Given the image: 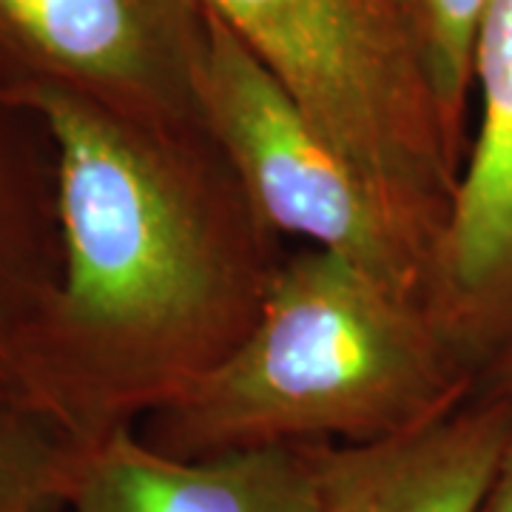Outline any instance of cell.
Segmentation results:
<instances>
[{"label": "cell", "mask_w": 512, "mask_h": 512, "mask_svg": "<svg viewBox=\"0 0 512 512\" xmlns=\"http://www.w3.org/2000/svg\"><path fill=\"white\" fill-rule=\"evenodd\" d=\"M9 94L55 140L60 274L3 384L92 447L237 350L282 237L205 128L143 126L57 86Z\"/></svg>", "instance_id": "cell-1"}, {"label": "cell", "mask_w": 512, "mask_h": 512, "mask_svg": "<svg viewBox=\"0 0 512 512\" xmlns=\"http://www.w3.org/2000/svg\"><path fill=\"white\" fill-rule=\"evenodd\" d=\"M478 370L430 305L322 248L285 254L237 350L140 424L168 456L373 444L453 413Z\"/></svg>", "instance_id": "cell-2"}, {"label": "cell", "mask_w": 512, "mask_h": 512, "mask_svg": "<svg viewBox=\"0 0 512 512\" xmlns=\"http://www.w3.org/2000/svg\"><path fill=\"white\" fill-rule=\"evenodd\" d=\"M197 3L259 57L387 222L436 271L470 143L444 120L390 3Z\"/></svg>", "instance_id": "cell-3"}, {"label": "cell", "mask_w": 512, "mask_h": 512, "mask_svg": "<svg viewBox=\"0 0 512 512\" xmlns=\"http://www.w3.org/2000/svg\"><path fill=\"white\" fill-rule=\"evenodd\" d=\"M194 86L202 126L279 237L342 256L430 305V265L387 222L274 74L208 9Z\"/></svg>", "instance_id": "cell-4"}, {"label": "cell", "mask_w": 512, "mask_h": 512, "mask_svg": "<svg viewBox=\"0 0 512 512\" xmlns=\"http://www.w3.org/2000/svg\"><path fill=\"white\" fill-rule=\"evenodd\" d=\"M197 0H0V89L57 86L154 128L202 126Z\"/></svg>", "instance_id": "cell-5"}, {"label": "cell", "mask_w": 512, "mask_h": 512, "mask_svg": "<svg viewBox=\"0 0 512 512\" xmlns=\"http://www.w3.org/2000/svg\"><path fill=\"white\" fill-rule=\"evenodd\" d=\"M481 123L444 234L430 311L481 370L512 345V0H493L476 46Z\"/></svg>", "instance_id": "cell-6"}, {"label": "cell", "mask_w": 512, "mask_h": 512, "mask_svg": "<svg viewBox=\"0 0 512 512\" xmlns=\"http://www.w3.org/2000/svg\"><path fill=\"white\" fill-rule=\"evenodd\" d=\"M57 512H316L313 444L183 458L117 430L83 450Z\"/></svg>", "instance_id": "cell-7"}, {"label": "cell", "mask_w": 512, "mask_h": 512, "mask_svg": "<svg viewBox=\"0 0 512 512\" xmlns=\"http://www.w3.org/2000/svg\"><path fill=\"white\" fill-rule=\"evenodd\" d=\"M512 404L470 396L453 413L373 444H313L316 512H478Z\"/></svg>", "instance_id": "cell-8"}, {"label": "cell", "mask_w": 512, "mask_h": 512, "mask_svg": "<svg viewBox=\"0 0 512 512\" xmlns=\"http://www.w3.org/2000/svg\"><path fill=\"white\" fill-rule=\"evenodd\" d=\"M57 274L55 140L29 103L0 89V382Z\"/></svg>", "instance_id": "cell-9"}, {"label": "cell", "mask_w": 512, "mask_h": 512, "mask_svg": "<svg viewBox=\"0 0 512 512\" xmlns=\"http://www.w3.org/2000/svg\"><path fill=\"white\" fill-rule=\"evenodd\" d=\"M83 444L0 382V512H57Z\"/></svg>", "instance_id": "cell-10"}, {"label": "cell", "mask_w": 512, "mask_h": 512, "mask_svg": "<svg viewBox=\"0 0 512 512\" xmlns=\"http://www.w3.org/2000/svg\"><path fill=\"white\" fill-rule=\"evenodd\" d=\"M410 37L450 128L467 140L476 46L493 0H387ZM470 143V140H467Z\"/></svg>", "instance_id": "cell-11"}, {"label": "cell", "mask_w": 512, "mask_h": 512, "mask_svg": "<svg viewBox=\"0 0 512 512\" xmlns=\"http://www.w3.org/2000/svg\"><path fill=\"white\" fill-rule=\"evenodd\" d=\"M478 512H512V419Z\"/></svg>", "instance_id": "cell-12"}, {"label": "cell", "mask_w": 512, "mask_h": 512, "mask_svg": "<svg viewBox=\"0 0 512 512\" xmlns=\"http://www.w3.org/2000/svg\"><path fill=\"white\" fill-rule=\"evenodd\" d=\"M476 396L512 404V345L507 350H501L493 362L481 370L476 384Z\"/></svg>", "instance_id": "cell-13"}]
</instances>
